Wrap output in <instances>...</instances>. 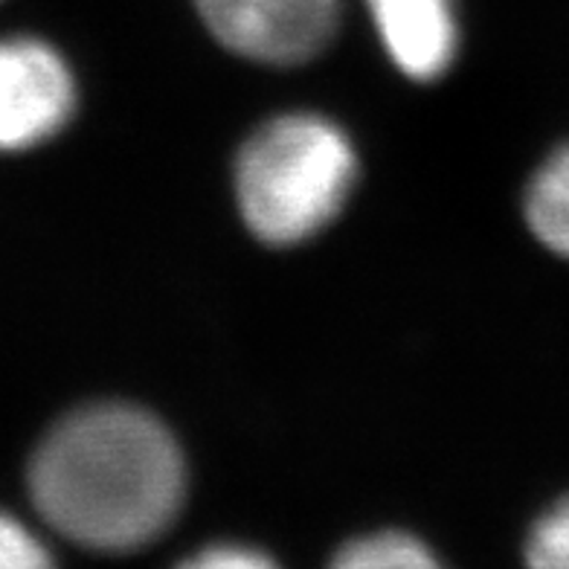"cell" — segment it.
I'll list each match as a JSON object with an SVG mask.
<instances>
[{
	"label": "cell",
	"mask_w": 569,
	"mask_h": 569,
	"mask_svg": "<svg viewBox=\"0 0 569 569\" xmlns=\"http://www.w3.org/2000/svg\"><path fill=\"white\" fill-rule=\"evenodd\" d=\"M50 561L44 543L21 520L0 511V569H41Z\"/></svg>",
	"instance_id": "9c48e42d"
},
{
	"label": "cell",
	"mask_w": 569,
	"mask_h": 569,
	"mask_svg": "<svg viewBox=\"0 0 569 569\" xmlns=\"http://www.w3.org/2000/svg\"><path fill=\"white\" fill-rule=\"evenodd\" d=\"M192 569H262L273 567L268 555L250 547H236V543H221V547H207L203 552L192 555L187 561Z\"/></svg>",
	"instance_id": "30bf717a"
},
{
	"label": "cell",
	"mask_w": 569,
	"mask_h": 569,
	"mask_svg": "<svg viewBox=\"0 0 569 569\" xmlns=\"http://www.w3.org/2000/svg\"><path fill=\"white\" fill-rule=\"evenodd\" d=\"M526 561L538 569H569V497L535 523Z\"/></svg>",
	"instance_id": "ba28073f"
},
{
	"label": "cell",
	"mask_w": 569,
	"mask_h": 569,
	"mask_svg": "<svg viewBox=\"0 0 569 569\" xmlns=\"http://www.w3.org/2000/svg\"><path fill=\"white\" fill-rule=\"evenodd\" d=\"M331 563L340 569H433L430 549L405 532H378L346 543Z\"/></svg>",
	"instance_id": "52a82bcc"
},
{
	"label": "cell",
	"mask_w": 569,
	"mask_h": 569,
	"mask_svg": "<svg viewBox=\"0 0 569 569\" xmlns=\"http://www.w3.org/2000/svg\"><path fill=\"white\" fill-rule=\"evenodd\" d=\"M73 108V76L53 47L36 38L0 41V151L50 140Z\"/></svg>",
	"instance_id": "277c9868"
},
{
	"label": "cell",
	"mask_w": 569,
	"mask_h": 569,
	"mask_svg": "<svg viewBox=\"0 0 569 569\" xmlns=\"http://www.w3.org/2000/svg\"><path fill=\"white\" fill-rule=\"evenodd\" d=\"M38 515L97 552H134L172 526L187 495L178 442L128 405L79 410L50 430L30 465Z\"/></svg>",
	"instance_id": "6da1fadb"
},
{
	"label": "cell",
	"mask_w": 569,
	"mask_h": 569,
	"mask_svg": "<svg viewBox=\"0 0 569 569\" xmlns=\"http://www.w3.org/2000/svg\"><path fill=\"white\" fill-rule=\"evenodd\" d=\"M526 218L543 248L569 259V146L555 151L529 183Z\"/></svg>",
	"instance_id": "8992f818"
},
{
	"label": "cell",
	"mask_w": 569,
	"mask_h": 569,
	"mask_svg": "<svg viewBox=\"0 0 569 569\" xmlns=\"http://www.w3.org/2000/svg\"><path fill=\"white\" fill-rule=\"evenodd\" d=\"M355 183V151L335 122L291 113L244 142L236 196L250 230L268 244H297L329 224Z\"/></svg>",
	"instance_id": "7a4b0ae2"
},
{
	"label": "cell",
	"mask_w": 569,
	"mask_h": 569,
	"mask_svg": "<svg viewBox=\"0 0 569 569\" xmlns=\"http://www.w3.org/2000/svg\"><path fill=\"white\" fill-rule=\"evenodd\" d=\"M203 23L232 53L264 64H300L329 44L338 0H196Z\"/></svg>",
	"instance_id": "3957f363"
},
{
	"label": "cell",
	"mask_w": 569,
	"mask_h": 569,
	"mask_svg": "<svg viewBox=\"0 0 569 569\" xmlns=\"http://www.w3.org/2000/svg\"><path fill=\"white\" fill-rule=\"evenodd\" d=\"M375 27L392 61L407 76L430 82L457 53V23L450 0H369Z\"/></svg>",
	"instance_id": "5b68a950"
}]
</instances>
